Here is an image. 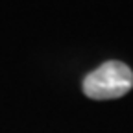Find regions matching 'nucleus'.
I'll return each instance as SVG.
<instances>
[{
	"instance_id": "obj_1",
	"label": "nucleus",
	"mask_w": 133,
	"mask_h": 133,
	"mask_svg": "<svg viewBox=\"0 0 133 133\" xmlns=\"http://www.w3.org/2000/svg\"><path fill=\"white\" fill-rule=\"evenodd\" d=\"M83 94L91 100H115L133 89V72L122 61H105L83 78Z\"/></svg>"
}]
</instances>
